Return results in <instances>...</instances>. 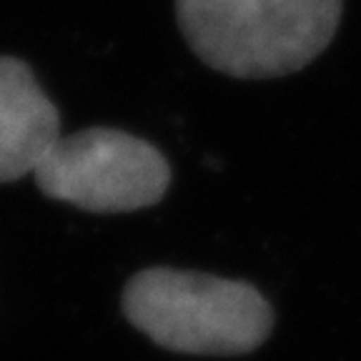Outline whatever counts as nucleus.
<instances>
[{"mask_svg":"<svg viewBox=\"0 0 361 361\" xmlns=\"http://www.w3.org/2000/svg\"><path fill=\"white\" fill-rule=\"evenodd\" d=\"M188 48L231 78H279L331 43L341 0H176Z\"/></svg>","mask_w":361,"mask_h":361,"instance_id":"1","label":"nucleus"},{"mask_svg":"<svg viewBox=\"0 0 361 361\" xmlns=\"http://www.w3.org/2000/svg\"><path fill=\"white\" fill-rule=\"evenodd\" d=\"M123 314L161 349L238 356L259 349L274 329V309L246 281L153 266L123 288Z\"/></svg>","mask_w":361,"mask_h":361,"instance_id":"2","label":"nucleus"},{"mask_svg":"<svg viewBox=\"0 0 361 361\" xmlns=\"http://www.w3.org/2000/svg\"><path fill=\"white\" fill-rule=\"evenodd\" d=\"M43 196L88 214H130L156 206L171 186L166 156L118 128L61 135L33 171Z\"/></svg>","mask_w":361,"mask_h":361,"instance_id":"3","label":"nucleus"},{"mask_svg":"<svg viewBox=\"0 0 361 361\" xmlns=\"http://www.w3.org/2000/svg\"><path fill=\"white\" fill-rule=\"evenodd\" d=\"M61 138V113L30 66L0 56V183L33 173Z\"/></svg>","mask_w":361,"mask_h":361,"instance_id":"4","label":"nucleus"}]
</instances>
